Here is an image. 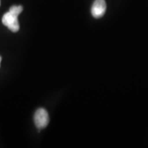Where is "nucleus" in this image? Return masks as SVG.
Listing matches in <instances>:
<instances>
[{
    "mask_svg": "<svg viewBox=\"0 0 148 148\" xmlns=\"http://www.w3.org/2000/svg\"><path fill=\"white\" fill-rule=\"evenodd\" d=\"M22 10L23 7L21 5H12L10 8L8 12L3 14L1 20L2 23L12 32H16L19 29L18 16Z\"/></svg>",
    "mask_w": 148,
    "mask_h": 148,
    "instance_id": "f257e3e1",
    "label": "nucleus"
},
{
    "mask_svg": "<svg viewBox=\"0 0 148 148\" xmlns=\"http://www.w3.org/2000/svg\"><path fill=\"white\" fill-rule=\"evenodd\" d=\"M34 121L35 125L38 129H43L49 123V114L44 108H38L34 113Z\"/></svg>",
    "mask_w": 148,
    "mask_h": 148,
    "instance_id": "f03ea898",
    "label": "nucleus"
},
{
    "mask_svg": "<svg viewBox=\"0 0 148 148\" xmlns=\"http://www.w3.org/2000/svg\"><path fill=\"white\" fill-rule=\"evenodd\" d=\"M106 10V3L105 0H95L91 8V14L95 18H101Z\"/></svg>",
    "mask_w": 148,
    "mask_h": 148,
    "instance_id": "7ed1b4c3",
    "label": "nucleus"
},
{
    "mask_svg": "<svg viewBox=\"0 0 148 148\" xmlns=\"http://www.w3.org/2000/svg\"><path fill=\"white\" fill-rule=\"evenodd\" d=\"M1 57L0 56V63H1Z\"/></svg>",
    "mask_w": 148,
    "mask_h": 148,
    "instance_id": "20e7f679",
    "label": "nucleus"
},
{
    "mask_svg": "<svg viewBox=\"0 0 148 148\" xmlns=\"http://www.w3.org/2000/svg\"><path fill=\"white\" fill-rule=\"evenodd\" d=\"M0 3H1V1H0Z\"/></svg>",
    "mask_w": 148,
    "mask_h": 148,
    "instance_id": "39448f33",
    "label": "nucleus"
}]
</instances>
